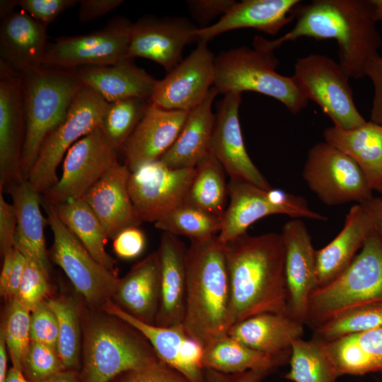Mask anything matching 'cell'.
Returning a JSON list of instances; mask_svg holds the SVG:
<instances>
[{"instance_id": "obj_37", "label": "cell", "mask_w": 382, "mask_h": 382, "mask_svg": "<svg viewBox=\"0 0 382 382\" xmlns=\"http://www.w3.org/2000/svg\"><path fill=\"white\" fill-rule=\"evenodd\" d=\"M195 168L185 202L222 217L228 196L224 169L211 153Z\"/></svg>"}, {"instance_id": "obj_22", "label": "cell", "mask_w": 382, "mask_h": 382, "mask_svg": "<svg viewBox=\"0 0 382 382\" xmlns=\"http://www.w3.org/2000/svg\"><path fill=\"white\" fill-rule=\"evenodd\" d=\"M129 173L125 164L118 163L82 197L100 220L108 237L112 239L123 229L142 223L129 193Z\"/></svg>"}, {"instance_id": "obj_50", "label": "cell", "mask_w": 382, "mask_h": 382, "mask_svg": "<svg viewBox=\"0 0 382 382\" xmlns=\"http://www.w3.org/2000/svg\"><path fill=\"white\" fill-rule=\"evenodd\" d=\"M234 0H190L187 1L192 17L199 25L205 28L213 19L221 18L235 4Z\"/></svg>"}, {"instance_id": "obj_25", "label": "cell", "mask_w": 382, "mask_h": 382, "mask_svg": "<svg viewBox=\"0 0 382 382\" xmlns=\"http://www.w3.org/2000/svg\"><path fill=\"white\" fill-rule=\"evenodd\" d=\"M46 28L23 11L1 19L0 61L20 74L42 66Z\"/></svg>"}, {"instance_id": "obj_58", "label": "cell", "mask_w": 382, "mask_h": 382, "mask_svg": "<svg viewBox=\"0 0 382 382\" xmlns=\"http://www.w3.org/2000/svg\"><path fill=\"white\" fill-rule=\"evenodd\" d=\"M14 255L13 248L3 254L4 262L0 274V292L3 296H6L8 281L12 270Z\"/></svg>"}, {"instance_id": "obj_32", "label": "cell", "mask_w": 382, "mask_h": 382, "mask_svg": "<svg viewBox=\"0 0 382 382\" xmlns=\"http://www.w3.org/2000/svg\"><path fill=\"white\" fill-rule=\"evenodd\" d=\"M229 204L222 216L218 238L224 244L247 233L256 221L272 214H285L284 210L273 204L267 190L238 179L228 183Z\"/></svg>"}, {"instance_id": "obj_28", "label": "cell", "mask_w": 382, "mask_h": 382, "mask_svg": "<svg viewBox=\"0 0 382 382\" xmlns=\"http://www.w3.org/2000/svg\"><path fill=\"white\" fill-rule=\"evenodd\" d=\"M373 229L364 208L360 204L353 205L340 232L328 245L316 251V288L330 283L349 266Z\"/></svg>"}, {"instance_id": "obj_29", "label": "cell", "mask_w": 382, "mask_h": 382, "mask_svg": "<svg viewBox=\"0 0 382 382\" xmlns=\"http://www.w3.org/2000/svg\"><path fill=\"white\" fill-rule=\"evenodd\" d=\"M218 93L213 86L204 101L190 111L177 139L159 159L168 168H195L210 154L214 122L212 106Z\"/></svg>"}, {"instance_id": "obj_9", "label": "cell", "mask_w": 382, "mask_h": 382, "mask_svg": "<svg viewBox=\"0 0 382 382\" xmlns=\"http://www.w3.org/2000/svg\"><path fill=\"white\" fill-rule=\"evenodd\" d=\"M293 77L306 98L317 103L334 126L352 129L366 123L354 102L349 78L331 58L320 54L300 57Z\"/></svg>"}, {"instance_id": "obj_49", "label": "cell", "mask_w": 382, "mask_h": 382, "mask_svg": "<svg viewBox=\"0 0 382 382\" xmlns=\"http://www.w3.org/2000/svg\"><path fill=\"white\" fill-rule=\"evenodd\" d=\"M113 250L116 255L125 260L139 256L146 246V237L139 226H131L121 231L113 238Z\"/></svg>"}, {"instance_id": "obj_24", "label": "cell", "mask_w": 382, "mask_h": 382, "mask_svg": "<svg viewBox=\"0 0 382 382\" xmlns=\"http://www.w3.org/2000/svg\"><path fill=\"white\" fill-rule=\"evenodd\" d=\"M187 248L178 236L163 232L158 250L160 264V305L155 325H183L186 303Z\"/></svg>"}, {"instance_id": "obj_44", "label": "cell", "mask_w": 382, "mask_h": 382, "mask_svg": "<svg viewBox=\"0 0 382 382\" xmlns=\"http://www.w3.org/2000/svg\"><path fill=\"white\" fill-rule=\"evenodd\" d=\"M21 252L25 257V265L19 289L13 299L32 312L44 301L49 291V275L30 255Z\"/></svg>"}, {"instance_id": "obj_61", "label": "cell", "mask_w": 382, "mask_h": 382, "mask_svg": "<svg viewBox=\"0 0 382 382\" xmlns=\"http://www.w3.org/2000/svg\"><path fill=\"white\" fill-rule=\"evenodd\" d=\"M6 382H30L21 369L12 366L8 371Z\"/></svg>"}, {"instance_id": "obj_11", "label": "cell", "mask_w": 382, "mask_h": 382, "mask_svg": "<svg viewBox=\"0 0 382 382\" xmlns=\"http://www.w3.org/2000/svg\"><path fill=\"white\" fill-rule=\"evenodd\" d=\"M302 175L310 190L329 206L359 204L373 197V190L359 166L325 141L308 151Z\"/></svg>"}, {"instance_id": "obj_21", "label": "cell", "mask_w": 382, "mask_h": 382, "mask_svg": "<svg viewBox=\"0 0 382 382\" xmlns=\"http://www.w3.org/2000/svg\"><path fill=\"white\" fill-rule=\"evenodd\" d=\"M189 112L151 103L121 150L129 170L159 160L177 139Z\"/></svg>"}, {"instance_id": "obj_59", "label": "cell", "mask_w": 382, "mask_h": 382, "mask_svg": "<svg viewBox=\"0 0 382 382\" xmlns=\"http://www.w3.org/2000/svg\"><path fill=\"white\" fill-rule=\"evenodd\" d=\"M7 349L2 334L0 335V382H6L7 371Z\"/></svg>"}, {"instance_id": "obj_34", "label": "cell", "mask_w": 382, "mask_h": 382, "mask_svg": "<svg viewBox=\"0 0 382 382\" xmlns=\"http://www.w3.org/2000/svg\"><path fill=\"white\" fill-rule=\"evenodd\" d=\"M58 216L90 254L106 269L117 273L115 260L107 253L108 236L100 220L83 198L53 205Z\"/></svg>"}, {"instance_id": "obj_39", "label": "cell", "mask_w": 382, "mask_h": 382, "mask_svg": "<svg viewBox=\"0 0 382 382\" xmlns=\"http://www.w3.org/2000/svg\"><path fill=\"white\" fill-rule=\"evenodd\" d=\"M150 104L149 99L141 98H129L108 103L100 128L115 151L122 150Z\"/></svg>"}, {"instance_id": "obj_26", "label": "cell", "mask_w": 382, "mask_h": 382, "mask_svg": "<svg viewBox=\"0 0 382 382\" xmlns=\"http://www.w3.org/2000/svg\"><path fill=\"white\" fill-rule=\"evenodd\" d=\"M303 325L287 313H265L234 324L227 334L255 350L286 362L292 342L303 336Z\"/></svg>"}, {"instance_id": "obj_18", "label": "cell", "mask_w": 382, "mask_h": 382, "mask_svg": "<svg viewBox=\"0 0 382 382\" xmlns=\"http://www.w3.org/2000/svg\"><path fill=\"white\" fill-rule=\"evenodd\" d=\"M105 309L141 333L161 361L192 382H204V347L187 335L183 325L161 327L146 323L109 301L105 303Z\"/></svg>"}, {"instance_id": "obj_30", "label": "cell", "mask_w": 382, "mask_h": 382, "mask_svg": "<svg viewBox=\"0 0 382 382\" xmlns=\"http://www.w3.org/2000/svg\"><path fill=\"white\" fill-rule=\"evenodd\" d=\"M323 134L325 142L359 166L373 190L382 193V125L371 121L352 129L333 125Z\"/></svg>"}, {"instance_id": "obj_31", "label": "cell", "mask_w": 382, "mask_h": 382, "mask_svg": "<svg viewBox=\"0 0 382 382\" xmlns=\"http://www.w3.org/2000/svg\"><path fill=\"white\" fill-rule=\"evenodd\" d=\"M17 216L14 245L30 255L49 275L50 262L45 246L44 228L47 219L41 209V196L28 180L8 186Z\"/></svg>"}, {"instance_id": "obj_63", "label": "cell", "mask_w": 382, "mask_h": 382, "mask_svg": "<svg viewBox=\"0 0 382 382\" xmlns=\"http://www.w3.org/2000/svg\"><path fill=\"white\" fill-rule=\"evenodd\" d=\"M370 1L373 6V15L375 21H382V0Z\"/></svg>"}, {"instance_id": "obj_13", "label": "cell", "mask_w": 382, "mask_h": 382, "mask_svg": "<svg viewBox=\"0 0 382 382\" xmlns=\"http://www.w3.org/2000/svg\"><path fill=\"white\" fill-rule=\"evenodd\" d=\"M118 163L117 151L110 145L99 127L68 150L61 177L42 196L52 205L82 198Z\"/></svg>"}, {"instance_id": "obj_45", "label": "cell", "mask_w": 382, "mask_h": 382, "mask_svg": "<svg viewBox=\"0 0 382 382\" xmlns=\"http://www.w3.org/2000/svg\"><path fill=\"white\" fill-rule=\"evenodd\" d=\"M64 370L56 350L31 342L23 365V372L30 382H42Z\"/></svg>"}, {"instance_id": "obj_6", "label": "cell", "mask_w": 382, "mask_h": 382, "mask_svg": "<svg viewBox=\"0 0 382 382\" xmlns=\"http://www.w3.org/2000/svg\"><path fill=\"white\" fill-rule=\"evenodd\" d=\"M279 62L273 52L240 47L219 54L215 58L214 87L219 93L253 91L282 103L293 115L298 114L308 100L294 78L278 74Z\"/></svg>"}, {"instance_id": "obj_7", "label": "cell", "mask_w": 382, "mask_h": 382, "mask_svg": "<svg viewBox=\"0 0 382 382\" xmlns=\"http://www.w3.org/2000/svg\"><path fill=\"white\" fill-rule=\"evenodd\" d=\"M158 361L145 337L123 321L98 320L86 333L83 382H110Z\"/></svg>"}, {"instance_id": "obj_41", "label": "cell", "mask_w": 382, "mask_h": 382, "mask_svg": "<svg viewBox=\"0 0 382 382\" xmlns=\"http://www.w3.org/2000/svg\"><path fill=\"white\" fill-rule=\"evenodd\" d=\"M382 327V306L358 308L344 313L314 329L316 336L327 342Z\"/></svg>"}, {"instance_id": "obj_52", "label": "cell", "mask_w": 382, "mask_h": 382, "mask_svg": "<svg viewBox=\"0 0 382 382\" xmlns=\"http://www.w3.org/2000/svg\"><path fill=\"white\" fill-rule=\"evenodd\" d=\"M365 76L370 78L374 88L371 121L382 125V57L380 55L369 62L366 69Z\"/></svg>"}, {"instance_id": "obj_1", "label": "cell", "mask_w": 382, "mask_h": 382, "mask_svg": "<svg viewBox=\"0 0 382 382\" xmlns=\"http://www.w3.org/2000/svg\"><path fill=\"white\" fill-rule=\"evenodd\" d=\"M294 28L282 37L253 39V47L273 52L287 41L302 37L335 39L340 67L349 78L365 76L369 62L379 55L382 40L376 28L370 0H313L293 10Z\"/></svg>"}, {"instance_id": "obj_60", "label": "cell", "mask_w": 382, "mask_h": 382, "mask_svg": "<svg viewBox=\"0 0 382 382\" xmlns=\"http://www.w3.org/2000/svg\"><path fill=\"white\" fill-rule=\"evenodd\" d=\"M42 382H79V381L74 371L64 370Z\"/></svg>"}, {"instance_id": "obj_35", "label": "cell", "mask_w": 382, "mask_h": 382, "mask_svg": "<svg viewBox=\"0 0 382 382\" xmlns=\"http://www.w3.org/2000/svg\"><path fill=\"white\" fill-rule=\"evenodd\" d=\"M285 363L245 345L228 334L204 347L202 358L204 369L228 374L265 367L276 369Z\"/></svg>"}, {"instance_id": "obj_3", "label": "cell", "mask_w": 382, "mask_h": 382, "mask_svg": "<svg viewBox=\"0 0 382 382\" xmlns=\"http://www.w3.org/2000/svg\"><path fill=\"white\" fill-rule=\"evenodd\" d=\"M186 303L183 327L203 347L228 333L231 290L224 244L218 236L191 241L187 248Z\"/></svg>"}, {"instance_id": "obj_19", "label": "cell", "mask_w": 382, "mask_h": 382, "mask_svg": "<svg viewBox=\"0 0 382 382\" xmlns=\"http://www.w3.org/2000/svg\"><path fill=\"white\" fill-rule=\"evenodd\" d=\"M242 93H229L216 105L210 153L231 179L250 183L261 189L272 188L250 159L243 142L238 118Z\"/></svg>"}, {"instance_id": "obj_42", "label": "cell", "mask_w": 382, "mask_h": 382, "mask_svg": "<svg viewBox=\"0 0 382 382\" xmlns=\"http://www.w3.org/2000/svg\"><path fill=\"white\" fill-rule=\"evenodd\" d=\"M30 313L15 299H12L1 331L13 366L22 371L31 343Z\"/></svg>"}, {"instance_id": "obj_16", "label": "cell", "mask_w": 382, "mask_h": 382, "mask_svg": "<svg viewBox=\"0 0 382 382\" xmlns=\"http://www.w3.org/2000/svg\"><path fill=\"white\" fill-rule=\"evenodd\" d=\"M198 29L184 17L144 16L132 23L127 58L148 59L168 73L183 60L185 46L198 42Z\"/></svg>"}, {"instance_id": "obj_47", "label": "cell", "mask_w": 382, "mask_h": 382, "mask_svg": "<svg viewBox=\"0 0 382 382\" xmlns=\"http://www.w3.org/2000/svg\"><path fill=\"white\" fill-rule=\"evenodd\" d=\"M115 382H192L160 360L147 366L125 372Z\"/></svg>"}, {"instance_id": "obj_55", "label": "cell", "mask_w": 382, "mask_h": 382, "mask_svg": "<svg viewBox=\"0 0 382 382\" xmlns=\"http://www.w3.org/2000/svg\"><path fill=\"white\" fill-rule=\"evenodd\" d=\"M357 335L361 346L374 361L377 371L382 370V327Z\"/></svg>"}, {"instance_id": "obj_46", "label": "cell", "mask_w": 382, "mask_h": 382, "mask_svg": "<svg viewBox=\"0 0 382 382\" xmlns=\"http://www.w3.org/2000/svg\"><path fill=\"white\" fill-rule=\"evenodd\" d=\"M30 332L32 342L46 345L57 351L58 320L47 301L40 303L31 312Z\"/></svg>"}, {"instance_id": "obj_40", "label": "cell", "mask_w": 382, "mask_h": 382, "mask_svg": "<svg viewBox=\"0 0 382 382\" xmlns=\"http://www.w3.org/2000/svg\"><path fill=\"white\" fill-rule=\"evenodd\" d=\"M47 302L58 320L57 354L65 369L76 368L79 365L80 352V327L76 307L68 299H53Z\"/></svg>"}, {"instance_id": "obj_43", "label": "cell", "mask_w": 382, "mask_h": 382, "mask_svg": "<svg viewBox=\"0 0 382 382\" xmlns=\"http://www.w3.org/2000/svg\"><path fill=\"white\" fill-rule=\"evenodd\" d=\"M326 342L338 377L377 371L372 358L361 346L357 334Z\"/></svg>"}, {"instance_id": "obj_5", "label": "cell", "mask_w": 382, "mask_h": 382, "mask_svg": "<svg viewBox=\"0 0 382 382\" xmlns=\"http://www.w3.org/2000/svg\"><path fill=\"white\" fill-rule=\"evenodd\" d=\"M382 306V241L373 229L349 266L311 292L304 324L313 330L349 311Z\"/></svg>"}, {"instance_id": "obj_10", "label": "cell", "mask_w": 382, "mask_h": 382, "mask_svg": "<svg viewBox=\"0 0 382 382\" xmlns=\"http://www.w3.org/2000/svg\"><path fill=\"white\" fill-rule=\"evenodd\" d=\"M47 222L53 233L51 260L64 272L76 290L92 304L115 295L120 279L117 273L100 264L69 230L54 207L41 196Z\"/></svg>"}, {"instance_id": "obj_62", "label": "cell", "mask_w": 382, "mask_h": 382, "mask_svg": "<svg viewBox=\"0 0 382 382\" xmlns=\"http://www.w3.org/2000/svg\"><path fill=\"white\" fill-rule=\"evenodd\" d=\"M17 6V0H1L0 16L1 19L14 11L13 8Z\"/></svg>"}, {"instance_id": "obj_33", "label": "cell", "mask_w": 382, "mask_h": 382, "mask_svg": "<svg viewBox=\"0 0 382 382\" xmlns=\"http://www.w3.org/2000/svg\"><path fill=\"white\" fill-rule=\"evenodd\" d=\"M124 310L155 324L160 305V264L158 252L136 264L120 282L115 294Z\"/></svg>"}, {"instance_id": "obj_51", "label": "cell", "mask_w": 382, "mask_h": 382, "mask_svg": "<svg viewBox=\"0 0 382 382\" xmlns=\"http://www.w3.org/2000/svg\"><path fill=\"white\" fill-rule=\"evenodd\" d=\"M0 191V247L2 254L13 248L17 216L13 204L8 203Z\"/></svg>"}, {"instance_id": "obj_2", "label": "cell", "mask_w": 382, "mask_h": 382, "mask_svg": "<svg viewBox=\"0 0 382 382\" xmlns=\"http://www.w3.org/2000/svg\"><path fill=\"white\" fill-rule=\"evenodd\" d=\"M231 326L265 313H287L285 248L281 233L243 234L224 244Z\"/></svg>"}, {"instance_id": "obj_12", "label": "cell", "mask_w": 382, "mask_h": 382, "mask_svg": "<svg viewBox=\"0 0 382 382\" xmlns=\"http://www.w3.org/2000/svg\"><path fill=\"white\" fill-rule=\"evenodd\" d=\"M132 23L123 16L86 35L64 37L47 47L43 64L68 69L110 65L127 58Z\"/></svg>"}, {"instance_id": "obj_4", "label": "cell", "mask_w": 382, "mask_h": 382, "mask_svg": "<svg viewBox=\"0 0 382 382\" xmlns=\"http://www.w3.org/2000/svg\"><path fill=\"white\" fill-rule=\"evenodd\" d=\"M21 75L25 120L21 170L27 180L44 141L64 120L83 85L76 69L43 64Z\"/></svg>"}, {"instance_id": "obj_17", "label": "cell", "mask_w": 382, "mask_h": 382, "mask_svg": "<svg viewBox=\"0 0 382 382\" xmlns=\"http://www.w3.org/2000/svg\"><path fill=\"white\" fill-rule=\"evenodd\" d=\"M25 136L21 75L0 61V191L23 179Z\"/></svg>"}, {"instance_id": "obj_56", "label": "cell", "mask_w": 382, "mask_h": 382, "mask_svg": "<svg viewBox=\"0 0 382 382\" xmlns=\"http://www.w3.org/2000/svg\"><path fill=\"white\" fill-rule=\"evenodd\" d=\"M25 265L24 254L14 245V255L12 270L5 297L13 299L19 289Z\"/></svg>"}, {"instance_id": "obj_23", "label": "cell", "mask_w": 382, "mask_h": 382, "mask_svg": "<svg viewBox=\"0 0 382 382\" xmlns=\"http://www.w3.org/2000/svg\"><path fill=\"white\" fill-rule=\"evenodd\" d=\"M300 3L299 0L236 1L215 23L199 28L196 35L198 41L206 42L222 33L239 28H254L275 35L294 19L293 10Z\"/></svg>"}, {"instance_id": "obj_54", "label": "cell", "mask_w": 382, "mask_h": 382, "mask_svg": "<svg viewBox=\"0 0 382 382\" xmlns=\"http://www.w3.org/2000/svg\"><path fill=\"white\" fill-rule=\"evenodd\" d=\"M122 0H81L79 1V19L87 22L103 16L120 6Z\"/></svg>"}, {"instance_id": "obj_57", "label": "cell", "mask_w": 382, "mask_h": 382, "mask_svg": "<svg viewBox=\"0 0 382 382\" xmlns=\"http://www.w3.org/2000/svg\"><path fill=\"white\" fill-rule=\"evenodd\" d=\"M368 213L374 231L382 241V197H371L359 203Z\"/></svg>"}, {"instance_id": "obj_38", "label": "cell", "mask_w": 382, "mask_h": 382, "mask_svg": "<svg viewBox=\"0 0 382 382\" xmlns=\"http://www.w3.org/2000/svg\"><path fill=\"white\" fill-rule=\"evenodd\" d=\"M222 225V217L191 204L183 202L155 222V227L174 236H184L191 241H202L216 236Z\"/></svg>"}, {"instance_id": "obj_27", "label": "cell", "mask_w": 382, "mask_h": 382, "mask_svg": "<svg viewBox=\"0 0 382 382\" xmlns=\"http://www.w3.org/2000/svg\"><path fill=\"white\" fill-rule=\"evenodd\" d=\"M75 69L83 85L93 89L108 103L129 98L150 100L158 81L130 58L110 65Z\"/></svg>"}, {"instance_id": "obj_15", "label": "cell", "mask_w": 382, "mask_h": 382, "mask_svg": "<svg viewBox=\"0 0 382 382\" xmlns=\"http://www.w3.org/2000/svg\"><path fill=\"white\" fill-rule=\"evenodd\" d=\"M215 58L207 42L198 41L197 47L186 58L158 80L151 103L170 110L195 108L214 86Z\"/></svg>"}, {"instance_id": "obj_14", "label": "cell", "mask_w": 382, "mask_h": 382, "mask_svg": "<svg viewBox=\"0 0 382 382\" xmlns=\"http://www.w3.org/2000/svg\"><path fill=\"white\" fill-rule=\"evenodd\" d=\"M196 168L171 169L159 160L130 172L129 193L141 222H156L185 202Z\"/></svg>"}, {"instance_id": "obj_20", "label": "cell", "mask_w": 382, "mask_h": 382, "mask_svg": "<svg viewBox=\"0 0 382 382\" xmlns=\"http://www.w3.org/2000/svg\"><path fill=\"white\" fill-rule=\"evenodd\" d=\"M287 314L304 324L310 295L316 287V250L308 228L301 219L282 227Z\"/></svg>"}, {"instance_id": "obj_53", "label": "cell", "mask_w": 382, "mask_h": 382, "mask_svg": "<svg viewBox=\"0 0 382 382\" xmlns=\"http://www.w3.org/2000/svg\"><path fill=\"white\" fill-rule=\"evenodd\" d=\"M274 370L265 367L228 374L205 369L204 382H261Z\"/></svg>"}, {"instance_id": "obj_36", "label": "cell", "mask_w": 382, "mask_h": 382, "mask_svg": "<svg viewBox=\"0 0 382 382\" xmlns=\"http://www.w3.org/2000/svg\"><path fill=\"white\" fill-rule=\"evenodd\" d=\"M289 364L284 377L293 382H335L338 377L326 341L316 336L292 342Z\"/></svg>"}, {"instance_id": "obj_48", "label": "cell", "mask_w": 382, "mask_h": 382, "mask_svg": "<svg viewBox=\"0 0 382 382\" xmlns=\"http://www.w3.org/2000/svg\"><path fill=\"white\" fill-rule=\"evenodd\" d=\"M77 0H17V6L33 19L47 26L63 11L74 6Z\"/></svg>"}, {"instance_id": "obj_8", "label": "cell", "mask_w": 382, "mask_h": 382, "mask_svg": "<svg viewBox=\"0 0 382 382\" xmlns=\"http://www.w3.org/2000/svg\"><path fill=\"white\" fill-rule=\"evenodd\" d=\"M108 105L93 89L83 86L77 93L62 122L44 141L28 180L40 194L57 183L58 166L80 139L101 127Z\"/></svg>"}]
</instances>
